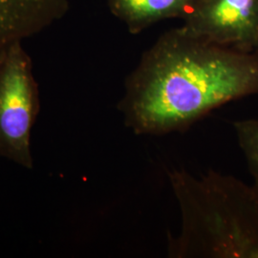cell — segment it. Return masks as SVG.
I'll return each instance as SVG.
<instances>
[{"mask_svg":"<svg viewBox=\"0 0 258 258\" xmlns=\"http://www.w3.org/2000/svg\"><path fill=\"white\" fill-rule=\"evenodd\" d=\"M181 27L212 43L258 51V0H196Z\"/></svg>","mask_w":258,"mask_h":258,"instance_id":"obj_4","label":"cell"},{"mask_svg":"<svg viewBox=\"0 0 258 258\" xmlns=\"http://www.w3.org/2000/svg\"><path fill=\"white\" fill-rule=\"evenodd\" d=\"M196 0H106L112 16L139 35L166 19H182Z\"/></svg>","mask_w":258,"mask_h":258,"instance_id":"obj_6","label":"cell"},{"mask_svg":"<svg viewBox=\"0 0 258 258\" xmlns=\"http://www.w3.org/2000/svg\"><path fill=\"white\" fill-rule=\"evenodd\" d=\"M69 0H0V53L64 18Z\"/></svg>","mask_w":258,"mask_h":258,"instance_id":"obj_5","label":"cell"},{"mask_svg":"<svg viewBox=\"0 0 258 258\" xmlns=\"http://www.w3.org/2000/svg\"><path fill=\"white\" fill-rule=\"evenodd\" d=\"M258 94V51L167 30L124 81L117 108L137 136L184 133L222 105Z\"/></svg>","mask_w":258,"mask_h":258,"instance_id":"obj_1","label":"cell"},{"mask_svg":"<svg viewBox=\"0 0 258 258\" xmlns=\"http://www.w3.org/2000/svg\"><path fill=\"white\" fill-rule=\"evenodd\" d=\"M40 111L38 84L22 42L0 53V156L34 168L31 133Z\"/></svg>","mask_w":258,"mask_h":258,"instance_id":"obj_3","label":"cell"},{"mask_svg":"<svg viewBox=\"0 0 258 258\" xmlns=\"http://www.w3.org/2000/svg\"><path fill=\"white\" fill-rule=\"evenodd\" d=\"M181 226L167 233L169 258H258V184L210 169L167 171Z\"/></svg>","mask_w":258,"mask_h":258,"instance_id":"obj_2","label":"cell"},{"mask_svg":"<svg viewBox=\"0 0 258 258\" xmlns=\"http://www.w3.org/2000/svg\"><path fill=\"white\" fill-rule=\"evenodd\" d=\"M232 126L253 182L258 184V118L236 120Z\"/></svg>","mask_w":258,"mask_h":258,"instance_id":"obj_7","label":"cell"}]
</instances>
